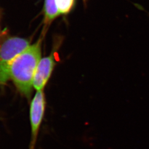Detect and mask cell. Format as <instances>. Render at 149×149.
Listing matches in <instances>:
<instances>
[{
    "label": "cell",
    "instance_id": "5",
    "mask_svg": "<svg viewBox=\"0 0 149 149\" xmlns=\"http://www.w3.org/2000/svg\"><path fill=\"white\" fill-rule=\"evenodd\" d=\"M43 12L44 23L46 26H49L60 15L56 0H45Z\"/></svg>",
    "mask_w": 149,
    "mask_h": 149
},
{
    "label": "cell",
    "instance_id": "1",
    "mask_svg": "<svg viewBox=\"0 0 149 149\" xmlns=\"http://www.w3.org/2000/svg\"><path fill=\"white\" fill-rule=\"evenodd\" d=\"M41 59L42 39H40L19 54L10 68V79L19 92L29 100L33 89L34 74Z\"/></svg>",
    "mask_w": 149,
    "mask_h": 149
},
{
    "label": "cell",
    "instance_id": "4",
    "mask_svg": "<svg viewBox=\"0 0 149 149\" xmlns=\"http://www.w3.org/2000/svg\"><path fill=\"white\" fill-rule=\"evenodd\" d=\"M56 65L55 56L51 54L40 59L33 80V88L37 91H43L47 85Z\"/></svg>",
    "mask_w": 149,
    "mask_h": 149
},
{
    "label": "cell",
    "instance_id": "3",
    "mask_svg": "<svg viewBox=\"0 0 149 149\" xmlns=\"http://www.w3.org/2000/svg\"><path fill=\"white\" fill-rule=\"evenodd\" d=\"M47 102L43 91H37L32 99L29 108L31 129L30 149H35L38 134L44 117Z\"/></svg>",
    "mask_w": 149,
    "mask_h": 149
},
{
    "label": "cell",
    "instance_id": "6",
    "mask_svg": "<svg viewBox=\"0 0 149 149\" xmlns=\"http://www.w3.org/2000/svg\"><path fill=\"white\" fill-rule=\"evenodd\" d=\"M60 15L69 14L72 10L74 0H56Z\"/></svg>",
    "mask_w": 149,
    "mask_h": 149
},
{
    "label": "cell",
    "instance_id": "2",
    "mask_svg": "<svg viewBox=\"0 0 149 149\" xmlns=\"http://www.w3.org/2000/svg\"><path fill=\"white\" fill-rule=\"evenodd\" d=\"M30 42L24 38L11 37L6 39L0 47V85L10 79V70L16 57L29 46Z\"/></svg>",
    "mask_w": 149,
    "mask_h": 149
}]
</instances>
